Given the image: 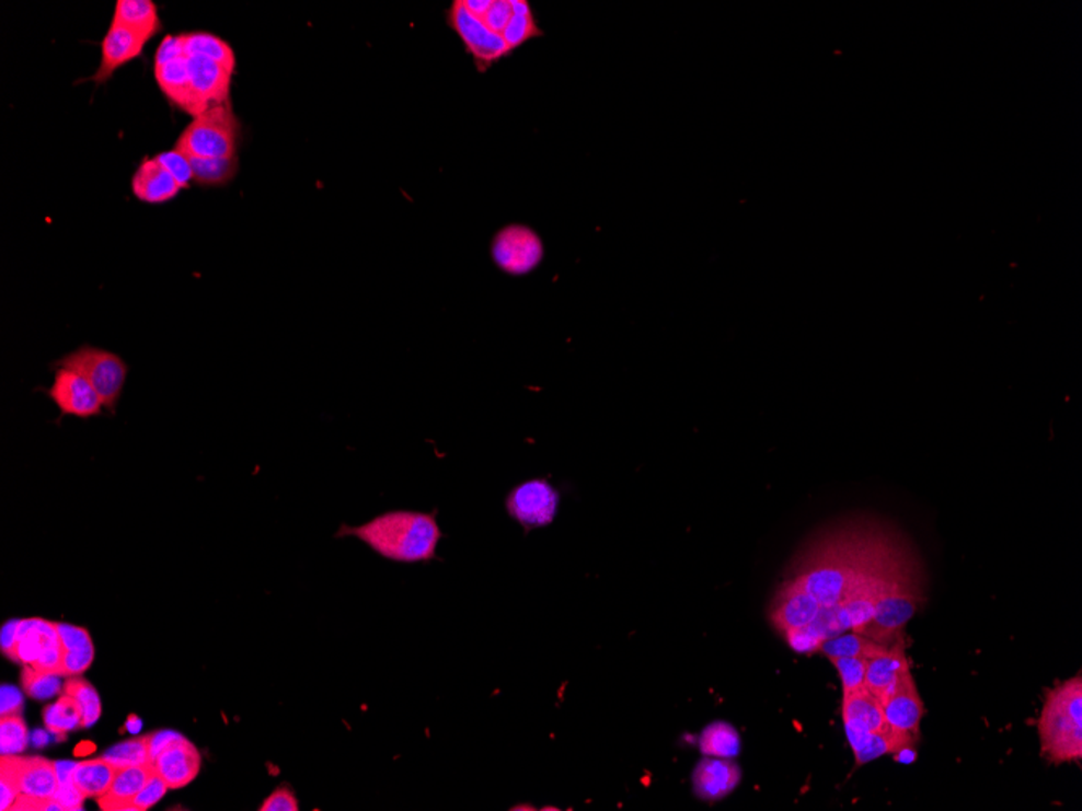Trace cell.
Wrapping results in <instances>:
<instances>
[{
    "mask_svg": "<svg viewBox=\"0 0 1082 811\" xmlns=\"http://www.w3.org/2000/svg\"><path fill=\"white\" fill-rule=\"evenodd\" d=\"M148 39L137 33L130 32L125 26L111 23L103 43H101V63L91 80L94 83H104L110 80L125 63H130L143 54Z\"/></svg>",
    "mask_w": 1082,
    "mask_h": 811,
    "instance_id": "cell-16",
    "label": "cell"
},
{
    "mask_svg": "<svg viewBox=\"0 0 1082 811\" xmlns=\"http://www.w3.org/2000/svg\"><path fill=\"white\" fill-rule=\"evenodd\" d=\"M841 715L848 742L854 753L855 768L882 756L895 755L905 746L918 742L914 735L889 725L884 706L865 685L843 694Z\"/></svg>",
    "mask_w": 1082,
    "mask_h": 811,
    "instance_id": "cell-3",
    "label": "cell"
},
{
    "mask_svg": "<svg viewBox=\"0 0 1082 811\" xmlns=\"http://www.w3.org/2000/svg\"><path fill=\"white\" fill-rule=\"evenodd\" d=\"M446 16H448V25L464 44L465 53L472 57L475 69L480 73L488 72L499 60L513 54L503 36L493 33L482 20L467 10L464 0H454Z\"/></svg>",
    "mask_w": 1082,
    "mask_h": 811,
    "instance_id": "cell-9",
    "label": "cell"
},
{
    "mask_svg": "<svg viewBox=\"0 0 1082 811\" xmlns=\"http://www.w3.org/2000/svg\"><path fill=\"white\" fill-rule=\"evenodd\" d=\"M438 510H389L360 526L343 525L336 538L364 541L378 556L399 564H429L438 559V544L442 540Z\"/></svg>",
    "mask_w": 1082,
    "mask_h": 811,
    "instance_id": "cell-2",
    "label": "cell"
},
{
    "mask_svg": "<svg viewBox=\"0 0 1082 811\" xmlns=\"http://www.w3.org/2000/svg\"><path fill=\"white\" fill-rule=\"evenodd\" d=\"M694 792L706 802H716L735 792L740 783V769L732 758L706 756L695 766Z\"/></svg>",
    "mask_w": 1082,
    "mask_h": 811,
    "instance_id": "cell-18",
    "label": "cell"
},
{
    "mask_svg": "<svg viewBox=\"0 0 1082 811\" xmlns=\"http://www.w3.org/2000/svg\"><path fill=\"white\" fill-rule=\"evenodd\" d=\"M131 190L140 201L161 205L171 201L182 190L175 178L153 159H145L135 172Z\"/></svg>",
    "mask_w": 1082,
    "mask_h": 811,
    "instance_id": "cell-21",
    "label": "cell"
},
{
    "mask_svg": "<svg viewBox=\"0 0 1082 811\" xmlns=\"http://www.w3.org/2000/svg\"><path fill=\"white\" fill-rule=\"evenodd\" d=\"M541 36H543V30L537 23L532 5L527 0H514V15L506 32L503 33V38L509 49L514 53L523 44L541 38Z\"/></svg>",
    "mask_w": 1082,
    "mask_h": 811,
    "instance_id": "cell-28",
    "label": "cell"
},
{
    "mask_svg": "<svg viewBox=\"0 0 1082 811\" xmlns=\"http://www.w3.org/2000/svg\"><path fill=\"white\" fill-rule=\"evenodd\" d=\"M46 397L59 410L57 421L67 417L91 420L103 417L104 402L87 378L69 368H54L53 386L43 389Z\"/></svg>",
    "mask_w": 1082,
    "mask_h": 811,
    "instance_id": "cell-11",
    "label": "cell"
},
{
    "mask_svg": "<svg viewBox=\"0 0 1082 811\" xmlns=\"http://www.w3.org/2000/svg\"><path fill=\"white\" fill-rule=\"evenodd\" d=\"M53 368H69L77 371L81 376L90 381L91 386L96 389L100 397L103 398L104 408L116 417L118 402L124 394L125 383H127L130 368L125 363L120 355L106 348L84 346L77 350L64 355L59 360L54 361Z\"/></svg>",
    "mask_w": 1082,
    "mask_h": 811,
    "instance_id": "cell-7",
    "label": "cell"
},
{
    "mask_svg": "<svg viewBox=\"0 0 1082 811\" xmlns=\"http://www.w3.org/2000/svg\"><path fill=\"white\" fill-rule=\"evenodd\" d=\"M830 661L834 665V669H837L838 674H840L843 694H848V692L855 691L859 687H864L865 672H867L868 661L871 659L841 657L830 658Z\"/></svg>",
    "mask_w": 1082,
    "mask_h": 811,
    "instance_id": "cell-35",
    "label": "cell"
},
{
    "mask_svg": "<svg viewBox=\"0 0 1082 811\" xmlns=\"http://www.w3.org/2000/svg\"><path fill=\"white\" fill-rule=\"evenodd\" d=\"M495 265L509 276H526L539 268L544 246L539 233L522 224H510L496 233L492 243Z\"/></svg>",
    "mask_w": 1082,
    "mask_h": 811,
    "instance_id": "cell-10",
    "label": "cell"
},
{
    "mask_svg": "<svg viewBox=\"0 0 1082 811\" xmlns=\"http://www.w3.org/2000/svg\"><path fill=\"white\" fill-rule=\"evenodd\" d=\"M22 677L23 688L33 698H50L62 691L59 681L60 675L43 674V672L35 671L32 665L23 668Z\"/></svg>",
    "mask_w": 1082,
    "mask_h": 811,
    "instance_id": "cell-36",
    "label": "cell"
},
{
    "mask_svg": "<svg viewBox=\"0 0 1082 811\" xmlns=\"http://www.w3.org/2000/svg\"><path fill=\"white\" fill-rule=\"evenodd\" d=\"M64 694L72 696L80 705L81 712H83L81 729L91 728L100 719L101 711H103L100 695L90 682L84 681L80 675L69 677V681L64 684Z\"/></svg>",
    "mask_w": 1082,
    "mask_h": 811,
    "instance_id": "cell-32",
    "label": "cell"
},
{
    "mask_svg": "<svg viewBox=\"0 0 1082 811\" xmlns=\"http://www.w3.org/2000/svg\"><path fill=\"white\" fill-rule=\"evenodd\" d=\"M510 519L526 532L548 526L556 519L560 509V491L546 479H530L514 488L506 499Z\"/></svg>",
    "mask_w": 1082,
    "mask_h": 811,
    "instance_id": "cell-12",
    "label": "cell"
},
{
    "mask_svg": "<svg viewBox=\"0 0 1082 811\" xmlns=\"http://www.w3.org/2000/svg\"><path fill=\"white\" fill-rule=\"evenodd\" d=\"M43 715L46 728L56 734H67L73 729H81L83 712L72 696L64 695L54 705L47 706Z\"/></svg>",
    "mask_w": 1082,
    "mask_h": 811,
    "instance_id": "cell-30",
    "label": "cell"
},
{
    "mask_svg": "<svg viewBox=\"0 0 1082 811\" xmlns=\"http://www.w3.org/2000/svg\"><path fill=\"white\" fill-rule=\"evenodd\" d=\"M240 134L242 127L233 114L232 104H222L194 117V121L182 131L175 150L192 159L235 158Z\"/></svg>",
    "mask_w": 1082,
    "mask_h": 811,
    "instance_id": "cell-6",
    "label": "cell"
},
{
    "mask_svg": "<svg viewBox=\"0 0 1082 811\" xmlns=\"http://www.w3.org/2000/svg\"><path fill=\"white\" fill-rule=\"evenodd\" d=\"M262 811H297L299 800L289 787L280 786L260 807Z\"/></svg>",
    "mask_w": 1082,
    "mask_h": 811,
    "instance_id": "cell-40",
    "label": "cell"
},
{
    "mask_svg": "<svg viewBox=\"0 0 1082 811\" xmlns=\"http://www.w3.org/2000/svg\"><path fill=\"white\" fill-rule=\"evenodd\" d=\"M150 743L151 734L127 740V742L118 743L114 749L107 750L104 753V758L117 766L118 769L154 763Z\"/></svg>",
    "mask_w": 1082,
    "mask_h": 811,
    "instance_id": "cell-33",
    "label": "cell"
},
{
    "mask_svg": "<svg viewBox=\"0 0 1082 811\" xmlns=\"http://www.w3.org/2000/svg\"><path fill=\"white\" fill-rule=\"evenodd\" d=\"M154 77L159 88L169 101L179 109L185 111L191 116H199L198 103L192 88L191 72H188V57H174V59L154 62Z\"/></svg>",
    "mask_w": 1082,
    "mask_h": 811,
    "instance_id": "cell-19",
    "label": "cell"
},
{
    "mask_svg": "<svg viewBox=\"0 0 1082 811\" xmlns=\"http://www.w3.org/2000/svg\"><path fill=\"white\" fill-rule=\"evenodd\" d=\"M906 669H909V661L906 657V640L901 638L888 648L887 653L868 661L867 672H865V688L884 706L888 696L895 691L899 675Z\"/></svg>",
    "mask_w": 1082,
    "mask_h": 811,
    "instance_id": "cell-20",
    "label": "cell"
},
{
    "mask_svg": "<svg viewBox=\"0 0 1082 811\" xmlns=\"http://www.w3.org/2000/svg\"><path fill=\"white\" fill-rule=\"evenodd\" d=\"M156 769L164 777L169 789L188 786L202 769V755L194 743L179 735L154 760Z\"/></svg>",
    "mask_w": 1082,
    "mask_h": 811,
    "instance_id": "cell-17",
    "label": "cell"
},
{
    "mask_svg": "<svg viewBox=\"0 0 1082 811\" xmlns=\"http://www.w3.org/2000/svg\"><path fill=\"white\" fill-rule=\"evenodd\" d=\"M117 773V766L107 762L104 756L103 758L84 760V762L73 766L72 783L84 799H100L110 792Z\"/></svg>",
    "mask_w": 1082,
    "mask_h": 811,
    "instance_id": "cell-25",
    "label": "cell"
},
{
    "mask_svg": "<svg viewBox=\"0 0 1082 811\" xmlns=\"http://www.w3.org/2000/svg\"><path fill=\"white\" fill-rule=\"evenodd\" d=\"M893 756H895L896 762L906 763V765H909V763L916 762V758H918V752H916L914 745L905 746V749L899 750V752H896Z\"/></svg>",
    "mask_w": 1082,
    "mask_h": 811,
    "instance_id": "cell-44",
    "label": "cell"
},
{
    "mask_svg": "<svg viewBox=\"0 0 1082 811\" xmlns=\"http://www.w3.org/2000/svg\"><path fill=\"white\" fill-rule=\"evenodd\" d=\"M127 728L130 732H138L141 729V721L137 716H130L127 721Z\"/></svg>",
    "mask_w": 1082,
    "mask_h": 811,
    "instance_id": "cell-45",
    "label": "cell"
},
{
    "mask_svg": "<svg viewBox=\"0 0 1082 811\" xmlns=\"http://www.w3.org/2000/svg\"><path fill=\"white\" fill-rule=\"evenodd\" d=\"M19 796L20 787L15 776L5 766H0V810H9Z\"/></svg>",
    "mask_w": 1082,
    "mask_h": 811,
    "instance_id": "cell-41",
    "label": "cell"
},
{
    "mask_svg": "<svg viewBox=\"0 0 1082 811\" xmlns=\"http://www.w3.org/2000/svg\"><path fill=\"white\" fill-rule=\"evenodd\" d=\"M156 161L175 178L181 188H188V185L194 181V167H192V159L187 154L182 153L179 150L165 151L156 155Z\"/></svg>",
    "mask_w": 1082,
    "mask_h": 811,
    "instance_id": "cell-37",
    "label": "cell"
},
{
    "mask_svg": "<svg viewBox=\"0 0 1082 811\" xmlns=\"http://www.w3.org/2000/svg\"><path fill=\"white\" fill-rule=\"evenodd\" d=\"M113 23L150 40L161 32L158 7L151 0H118Z\"/></svg>",
    "mask_w": 1082,
    "mask_h": 811,
    "instance_id": "cell-24",
    "label": "cell"
},
{
    "mask_svg": "<svg viewBox=\"0 0 1082 811\" xmlns=\"http://www.w3.org/2000/svg\"><path fill=\"white\" fill-rule=\"evenodd\" d=\"M154 772V763L118 769L113 787L106 796L97 799V806L104 811H135L134 799L143 790Z\"/></svg>",
    "mask_w": 1082,
    "mask_h": 811,
    "instance_id": "cell-22",
    "label": "cell"
},
{
    "mask_svg": "<svg viewBox=\"0 0 1082 811\" xmlns=\"http://www.w3.org/2000/svg\"><path fill=\"white\" fill-rule=\"evenodd\" d=\"M2 650L13 662L62 677V641L54 622L44 618L9 622L2 632Z\"/></svg>",
    "mask_w": 1082,
    "mask_h": 811,
    "instance_id": "cell-5",
    "label": "cell"
},
{
    "mask_svg": "<svg viewBox=\"0 0 1082 811\" xmlns=\"http://www.w3.org/2000/svg\"><path fill=\"white\" fill-rule=\"evenodd\" d=\"M28 743V729L22 715L2 716L0 721V752L2 755H19Z\"/></svg>",
    "mask_w": 1082,
    "mask_h": 811,
    "instance_id": "cell-34",
    "label": "cell"
},
{
    "mask_svg": "<svg viewBox=\"0 0 1082 811\" xmlns=\"http://www.w3.org/2000/svg\"><path fill=\"white\" fill-rule=\"evenodd\" d=\"M182 44L187 56L206 57L233 73L237 60L231 44L206 32L182 33Z\"/></svg>",
    "mask_w": 1082,
    "mask_h": 811,
    "instance_id": "cell-27",
    "label": "cell"
},
{
    "mask_svg": "<svg viewBox=\"0 0 1082 811\" xmlns=\"http://www.w3.org/2000/svg\"><path fill=\"white\" fill-rule=\"evenodd\" d=\"M62 641V677H76L90 669L94 647L90 632L70 624H57Z\"/></svg>",
    "mask_w": 1082,
    "mask_h": 811,
    "instance_id": "cell-23",
    "label": "cell"
},
{
    "mask_svg": "<svg viewBox=\"0 0 1082 811\" xmlns=\"http://www.w3.org/2000/svg\"><path fill=\"white\" fill-rule=\"evenodd\" d=\"M1043 755L1055 765L1082 758V681L1081 674L1045 692L1039 722Z\"/></svg>",
    "mask_w": 1082,
    "mask_h": 811,
    "instance_id": "cell-4",
    "label": "cell"
},
{
    "mask_svg": "<svg viewBox=\"0 0 1082 811\" xmlns=\"http://www.w3.org/2000/svg\"><path fill=\"white\" fill-rule=\"evenodd\" d=\"M514 15V0H492L482 22L496 35L503 36Z\"/></svg>",
    "mask_w": 1082,
    "mask_h": 811,
    "instance_id": "cell-38",
    "label": "cell"
},
{
    "mask_svg": "<svg viewBox=\"0 0 1082 811\" xmlns=\"http://www.w3.org/2000/svg\"><path fill=\"white\" fill-rule=\"evenodd\" d=\"M23 696L16 688L2 687V715H22Z\"/></svg>",
    "mask_w": 1082,
    "mask_h": 811,
    "instance_id": "cell-42",
    "label": "cell"
},
{
    "mask_svg": "<svg viewBox=\"0 0 1082 811\" xmlns=\"http://www.w3.org/2000/svg\"><path fill=\"white\" fill-rule=\"evenodd\" d=\"M169 786L165 783L164 777L158 773V769L153 773V776L148 780L147 786L143 787L140 793L134 799L135 811H145L151 809L156 806L162 797L168 792Z\"/></svg>",
    "mask_w": 1082,
    "mask_h": 811,
    "instance_id": "cell-39",
    "label": "cell"
},
{
    "mask_svg": "<svg viewBox=\"0 0 1082 811\" xmlns=\"http://www.w3.org/2000/svg\"><path fill=\"white\" fill-rule=\"evenodd\" d=\"M188 72L199 114L215 106L231 103L233 73L206 57L187 56Z\"/></svg>",
    "mask_w": 1082,
    "mask_h": 811,
    "instance_id": "cell-14",
    "label": "cell"
},
{
    "mask_svg": "<svg viewBox=\"0 0 1082 811\" xmlns=\"http://www.w3.org/2000/svg\"><path fill=\"white\" fill-rule=\"evenodd\" d=\"M177 737L179 734H175V732H169V731H162V732H158V734H151L150 746H151V756H153V760H156V756H158L159 753H161L162 750H164L165 746L169 745V743L174 742V740L177 739Z\"/></svg>",
    "mask_w": 1082,
    "mask_h": 811,
    "instance_id": "cell-43",
    "label": "cell"
},
{
    "mask_svg": "<svg viewBox=\"0 0 1082 811\" xmlns=\"http://www.w3.org/2000/svg\"><path fill=\"white\" fill-rule=\"evenodd\" d=\"M192 159V158H191ZM194 181L199 185H226L239 171V159H192Z\"/></svg>",
    "mask_w": 1082,
    "mask_h": 811,
    "instance_id": "cell-31",
    "label": "cell"
},
{
    "mask_svg": "<svg viewBox=\"0 0 1082 811\" xmlns=\"http://www.w3.org/2000/svg\"><path fill=\"white\" fill-rule=\"evenodd\" d=\"M888 648L865 635L847 632L825 640L817 653L825 654L828 659L841 657L874 659L887 653Z\"/></svg>",
    "mask_w": 1082,
    "mask_h": 811,
    "instance_id": "cell-26",
    "label": "cell"
},
{
    "mask_svg": "<svg viewBox=\"0 0 1082 811\" xmlns=\"http://www.w3.org/2000/svg\"><path fill=\"white\" fill-rule=\"evenodd\" d=\"M0 766L13 773L19 783L20 793L54 799L60 787L59 772L56 763L43 756L2 755Z\"/></svg>",
    "mask_w": 1082,
    "mask_h": 811,
    "instance_id": "cell-13",
    "label": "cell"
},
{
    "mask_svg": "<svg viewBox=\"0 0 1082 811\" xmlns=\"http://www.w3.org/2000/svg\"><path fill=\"white\" fill-rule=\"evenodd\" d=\"M925 584L928 580L916 581L891 591L878 601L874 617L868 622L862 635L891 647L895 641L905 638L906 625L918 614L919 607L925 603Z\"/></svg>",
    "mask_w": 1082,
    "mask_h": 811,
    "instance_id": "cell-8",
    "label": "cell"
},
{
    "mask_svg": "<svg viewBox=\"0 0 1082 811\" xmlns=\"http://www.w3.org/2000/svg\"><path fill=\"white\" fill-rule=\"evenodd\" d=\"M885 716L889 725L899 731L909 732L919 739L921 721L925 715L924 702L919 694L918 684L911 674V668L906 669L896 682L895 691L884 703Z\"/></svg>",
    "mask_w": 1082,
    "mask_h": 811,
    "instance_id": "cell-15",
    "label": "cell"
},
{
    "mask_svg": "<svg viewBox=\"0 0 1082 811\" xmlns=\"http://www.w3.org/2000/svg\"><path fill=\"white\" fill-rule=\"evenodd\" d=\"M921 574L919 551L891 523L868 515L838 520L797 551L778 584L770 621L791 650L815 654L844 606Z\"/></svg>",
    "mask_w": 1082,
    "mask_h": 811,
    "instance_id": "cell-1",
    "label": "cell"
},
{
    "mask_svg": "<svg viewBox=\"0 0 1082 811\" xmlns=\"http://www.w3.org/2000/svg\"><path fill=\"white\" fill-rule=\"evenodd\" d=\"M700 752L715 758H735L740 752L739 732L728 722H713L702 732Z\"/></svg>",
    "mask_w": 1082,
    "mask_h": 811,
    "instance_id": "cell-29",
    "label": "cell"
}]
</instances>
